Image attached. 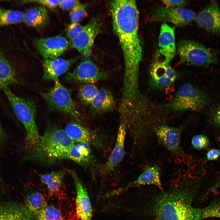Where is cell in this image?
I'll use <instances>...</instances> for the list:
<instances>
[{"instance_id": "6da1fadb", "label": "cell", "mask_w": 220, "mask_h": 220, "mask_svg": "<svg viewBox=\"0 0 220 220\" xmlns=\"http://www.w3.org/2000/svg\"><path fill=\"white\" fill-rule=\"evenodd\" d=\"M113 29L122 50L125 64L123 86L131 89L138 85L139 64L142 50L138 34L139 11L133 0H116L111 3Z\"/></svg>"}, {"instance_id": "7a4b0ae2", "label": "cell", "mask_w": 220, "mask_h": 220, "mask_svg": "<svg viewBox=\"0 0 220 220\" xmlns=\"http://www.w3.org/2000/svg\"><path fill=\"white\" fill-rule=\"evenodd\" d=\"M188 191L176 189L160 195L155 200L156 220H201L202 208L192 205L193 196Z\"/></svg>"}, {"instance_id": "3957f363", "label": "cell", "mask_w": 220, "mask_h": 220, "mask_svg": "<svg viewBox=\"0 0 220 220\" xmlns=\"http://www.w3.org/2000/svg\"><path fill=\"white\" fill-rule=\"evenodd\" d=\"M3 90L15 115L25 129L27 147L37 149L41 137L35 121L36 109L34 103L16 95L9 87Z\"/></svg>"}, {"instance_id": "277c9868", "label": "cell", "mask_w": 220, "mask_h": 220, "mask_svg": "<svg viewBox=\"0 0 220 220\" xmlns=\"http://www.w3.org/2000/svg\"><path fill=\"white\" fill-rule=\"evenodd\" d=\"M75 142L64 130L50 127L41 138L37 150L41 156L49 160L66 159L68 153Z\"/></svg>"}, {"instance_id": "5b68a950", "label": "cell", "mask_w": 220, "mask_h": 220, "mask_svg": "<svg viewBox=\"0 0 220 220\" xmlns=\"http://www.w3.org/2000/svg\"><path fill=\"white\" fill-rule=\"evenodd\" d=\"M208 100L204 93L187 83L180 87L168 105L174 112L198 111L206 105Z\"/></svg>"}, {"instance_id": "8992f818", "label": "cell", "mask_w": 220, "mask_h": 220, "mask_svg": "<svg viewBox=\"0 0 220 220\" xmlns=\"http://www.w3.org/2000/svg\"><path fill=\"white\" fill-rule=\"evenodd\" d=\"M44 97L48 107L52 111L67 115L78 121L80 114L67 88L58 79L53 88L46 93Z\"/></svg>"}, {"instance_id": "52a82bcc", "label": "cell", "mask_w": 220, "mask_h": 220, "mask_svg": "<svg viewBox=\"0 0 220 220\" xmlns=\"http://www.w3.org/2000/svg\"><path fill=\"white\" fill-rule=\"evenodd\" d=\"M178 54L182 62L198 66L215 63L216 55L210 49L192 40H183L178 44Z\"/></svg>"}, {"instance_id": "ba28073f", "label": "cell", "mask_w": 220, "mask_h": 220, "mask_svg": "<svg viewBox=\"0 0 220 220\" xmlns=\"http://www.w3.org/2000/svg\"><path fill=\"white\" fill-rule=\"evenodd\" d=\"M151 15L153 21L168 22L178 26L189 24L196 16L193 11L184 7L168 8L161 5L153 7Z\"/></svg>"}, {"instance_id": "9c48e42d", "label": "cell", "mask_w": 220, "mask_h": 220, "mask_svg": "<svg viewBox=\"0 0 220 220\" xmlns=\"http://www.w3.org/2000/svg\"><path fill=\"white\" fill-rule=\"evenodd\" d=\"M106 73L101 70L90 59H86L78 63L72 72L66 76V81L93 84L105 79Z\"/></svg>"}, {"instance_id": "30bf717a", "label": "cell", "mask_w": 220, "mask_h": 220, "mask_svg": "<svg viewBox=\"0 0 220 220\" xmlns=\"http://www.w3.org/2000/svg\"><path fill=\"white\" fill-rule=\"evenodd\" d=\"M177 77L176 72L169 64L156 59L151 67L150 83L155 90H162L170 87L174 82Z\"/></svg>"}, {"instance_id": "8fae6325", "label": "cell", "mask_w": 220, "mask_h": 220, "mask_svg": "<svg viewBox=\"0 0 220 220\" xmlns=\"http://www.w3.org/2000/svg\"><path fill=\"white\" fill-rule=\"evenodd\" d=\"M184 127V124L176 127L163 125L155 130V136L159 143L174 157L183 154L180 146V137Z\"/></svg>"}, {"instance_id": "7c38bea8", "label": "cell", "mask_w": 220, "mask_h": 220, "mask_svg": "<svg viewBox=\"0 0 220 220\" xmlns=\"http://www.w3.org/2000/svg\"><path fill=\"white\" fill-rule=\"evenodd\" d=\"M98 20L93 18L83 27L78 35L70 42L71 46L85 57L90 55L94 40L100 31Z\"/></svg>"}, {"instance_id": "4fadbf2b", "label": "cell", "mask_w": 220, "mask_h": 220, "mask_svg": "<svg viewBox=\"0 0 220 220\" xmlns=\"http://www.w3.org/2000/svg\"><path fill=\"white\" fill-rule=\"evenodd\" d=\"M34 44L37 51L47 60L59 58L67 49L68 42L61 35L47 38H37Z\"/></svg>"}, {"instance_id": "5bb4252c", "label": "cell", "mask_w": 220, "mask_h": 220, "mask_svg": "<svg viewBox=\"0 0 220 220\" xmlns=\"http://www.w3.org/2000/svg\"><path fill=\"white\" fill-rule=\"evenodd\" d=\"M158 46L159 49L156 59L161 57V60H158L170 64L176 53L174 27H171L165 23L162 24Z\"/></svg>"}, {"instance_id": "9a60e30c", "label": "cell", "mask_w": 220, "mask_h": 220, "mask_svg": "<svg viewBox=\"0 0 220 220\" xmlns=\"http://www.w3.org/2000/svg\"><path fill=\"white\" fill-rule=\"evenodd\" d=\"M76 192V212L79 220H92V210L87 191L75 173L69 170Z\"/></svg>"}, {"instance_id": "2e32d148", "label": "cell", "mask_w": 220, "mask_h": 220, "mask_svg": "<svg viewBox=\"0 0 220 220\" xmlns=\"http://www.w3.org/2000/svg\"><path fill=\"white\" fill-rule=\"evenodd\" d=\"M126 130V124L121 122L119 128L115 146L107 160L101 168L102 174H107L113 171L123 159L125 153Z\"/></svg>"}, {"instance_id": "e0dca14e", "label": "cell", "mask_w": 220, "mask_h": 220, "mask_svg": "<svg viewBox=\"0 0 220 220\" xmlns=\"http://www.w3.org/2000/svg\"><path fill=\"white\" fill-rule=\"evenodd\" d=\"M200 27L212 32L220 31V8L217 2L212 1L202 10L195 19Z\"/></svg>"}, {"instance_id": "ac0fdd59", "label": "cell", "mask_w": 220, "mask_h": 220, "mask_svg": "<svg viewBox=\"0 0 220 220\" xmlns=\"http://www.w3.org/2000/svg\"><path fill=\"white\" fill-rule=\"evenodd\" d=\"M161 176L160 169L158 165L154 164L149 166L144 170L136 180L125 186L110 193L109 196H112L118 195L131 187L142 185H154L162 190Z\"/></svg>"}, {"instance_id": "d6986e66", "label": "cell", "mask_w": 220, "mask_h": 220, "mask_svg": "<svg viewBox=\"0 0 220 220\" xmlns=\"http://www.w3.org/2000/svg\"><path fill=\"white\" fill-rule=\"evenodd\" d=\"M77 59H65L58 58L52 60L45 59L43 63V79L46 81H55L58 79V77L65 73Z\"/></svg>"}, {"instance_id": "ffe728a7", "label": "cell", "mask_w": 220, "mask_h": 220, "mask_svg": "<svg viewBox=\"0 0 220 220\" xmlns=\"http://www.w3.org/2000/svg\"><path fill=\"white\" fill-rule=\"evenodd\" d=\"M89 144L84 142L75 144L68 152L66 159L83 167H90L94 163V158Z\"/></svg>"}, {"instance_id": "44dd1931", "label": "cell", "mask_w": 220, "mask_h": 220, "mask_svg": "<svg viewBox=\"0 0 220 220\" xmlns=\"http://www.w3.org/2000/svg\"><path fill=\"white\" fill-rule=\"evenodd\" d=\"M91 109L98 113H103L113 110L116 106L113 96L110 91L103 88L99 89L90 104Z\"/></svg>"}, {"instance_id": "7402d4cb", "label": "cell", "mask_w": 220, "mask_h": 220, "mask_svg": "<svg viewBox=\"0 0 220 220\" xmlns=\"http://www.w3.org/2000/svg\"><path fill=\"white\" fill-rule=\"evenodd\" d=\"M64 130L75 142L90 144L94 143L95 139L93 134L78 122L71 121L66 126Z\"/></svg>"}, {"instance_id": "603a6c76", "label": "cell", "mask_w": 220, "mask_h": 220, "mask_svg": "<svg viewBox=\"0 0 220 220\" xmlns=\"http://www.w3.org/2000/svg\"><path fill=\"white\" fill-rule=\"evenodd\" d=\"M25 14L24 22L28 26L39 29L44 27L48 22V13L44 7L37 6L31 8Z\"/></svg>"}, {"instance_id": "cb8c5ba5", "label": "cell", "mask_w": 220, "mask_h": 220, "mask_svg": "<svg viewBox=\"0 0 220 220\" xmlns=\"http://www.w3.org/2000/svg\"><path fill=\"white\" fill-rule=\"evenodd\" d=\"M16 81V76L12 66L0 52V89L3 90Z\"/></svg>"}, {"instance_id": "d4e9b609", "label": "cell", "mask_w": 220, "mask_h": 220, "mask_svg": "<svg viewBox=\"0 0 220 220\" xmlns=\"http://www.w3.org/2000/svg\"><path fill=\"white\" fill-rule=\"evenodd\" d=\"M25 202V206L34 217L48 205L44 196L37 192L28 194Z\"/></svg>"}, {"instance_id": "484cf974", "label": "cell", "mask_w": 220, "mask_h": 220, "mask_svg": "<svg viewBox=\"0 0 220 220\" xmlns=\"http://www.w3.org/2000/svg\"><path fill=\"white\" fill-rule=\"evenodd\" d=\"M25 13L17 10L0 9V27L24 21Z\"/></svg>"}, {"instance_id": "4316f807", "label": "cell", "mask_w": 220, "mask_h": 220, "mask_svg": "<svg viewBox=\"0 0 220 220\" xmlns=\"http://www.w3.org/2000/svg\"><path fill=\"white\" fill-rule=\"evenodd\" d=\"M34 215L25 205L16 203L12 211L2 220H34Z\"/></svg>"}, {"instance_id": "83f0119b", "label": "cell", "mask_w": 220, "mask_h": 220, "mask_svg": "<svg viewBox=\"0 0 220 220\" xmlns=\"http://www.w3.org/2000/svg\"><path fill=\"white\" fill-rule=\"evenodd\" d=\"M98 89L93 84L86 83L81 86L78 92V96L81 102L85 105H90Z\"/></svg>"}, {"instance_id": "f1b7e54d", "label": "cell", "mask_w": 220, "mask_h": 220, "mask_svg": "<svg viewBox=\"0 0 220 220\" xmlns=\"http://www.w3.org/2000/svg\"><path fill=\"white\" fill-rule=\"evenodd\" d=\"M64 171L61 170L51 173L50 179L46 185L50 195H53L58 193L61 189L63 185V179Z\"/></svg>"}, {"instance_id": "f546056e", "label": "cell", "mask_w": 220, "mask_h": 220, "mask_svg": "<svg viewBox=\"0 0 220 220\" xmlns=\"http://www.w3.org/2000/svg\"><path fill=\"white\" fill-rule=\"evenodd\" d=\"M36 220H64L60 210L52 205H47L35 216Z\"/></svg>"}, {"instance_id": "4dcf8cb0", "label": "cell", "mask_w": 220, "mask_h": 220, "mask_svg": "<svg viewBox=\"0 0 220 220\" xmlns=\"http://www.w3.org/2000/svg\"><path fill=\"white\" fill-rule=\"evenodd\" d=\"M209 218H220V200H214L203 208L202 219Z\"/></svg>"}, {"instance_id": "1f68e13d", "label": "cell", "mask_w": 220, "mask_h": 220, "mask_svg": "<svg viewBox=\"0 0 220 220\" xmlns=\"http://www.w3.org/2000/svg\"><path fill=\"white\" fill-rule=\"evenodd\" d=\"M86 5L85 4H78L70 11L69 16L72 22L79 23L87 14Z\"/></svg>"}, {"instance_id": "d6a6232c", "label": "cell", "mask_w": 220, "mask_h": 220, "mask_svg": "<svg viewBox=\"0 0 220 220\" xmlns=\"http://www.w3.org/2000/svg\"><path fill=\"white\" fill-rule=\"evenodd\" d=\"M193 147L197 150H202L207 148L210 145V141L207 136L200 134L194 136L191 140Z\"/></svg>"}, {"instance_id": "836d02e7", "label": "cell", "mask_w": 220, "mask_h": 220, "mask_svg": "<svg viewBox=\"0 0 220 220\" xmlns=\"http://www.w3.org/2000/svg\"><path fill=\"white\" fill-rule=\"evenodd\" d=\"M83 26L79 23L72 22L69 24L67 28V36L71 42L79 33Z\"/></svg>"}, {"instance_id": "e575fe53", "label": "cell", "mask_w": 220, "mask_h": 220, "mask_svg": "<svg viewBox=\"0 0 220 220\" xmlns=\"http://www.w3.org/2000/svg\"><path fill=\"white\" fill-rule=\"evenodd\" d=\"M15 203L9 202L0 204V220H2L12 211Z\"/></svg>"}, {"instance_id": "d590c367", "label": "cell", "mask_w": 220, "mask_h": 220, "mask_svg": "<svg viewBox=\"0 0 220 220\" xmlns=\"http://www.w3.org/2000/svg\"><path fill=\"white\" fill-rule=\"evenodd\" d=\"M59 6L64 10L66 11L72 10L78 4L81 3L79 1L77 0H59Z\"/></svg>"}, {"instance_id": "8d00e7d4", "label": "cell", "mask_w": 220, "mask_h": 220, "mask_svg": "<svg viewBox=\"0 0 220 220\" xmlns=\"http://www.w3.org/2000/svg\"><path fill=\"white\" fill-rule=\"evenodd\" d=\"M161 2L165 6L168 8L183 7L186 4L183 0H163Z\"/></svg>"}, {"instance_id": "74e56055", "label": "cell", "mask_w": 220, "mask_h": 220, "mask_svg": "<svg viewBox=\"0 0 220 220\" xmlns=\"http://www.w3.org/2000/svg\"><path fill=\"white\" fill-rule=\"evenodd\" d=\"M27 1L40 4L52 9H55L59 5V0H34Z\"/></svg>"}, {"instance_id": "f35d334b", "label": "cell", "mask_w": 220, "mask_h": 220, "mask_svg": "<svg viewBox=\"0 0 220 220\" xmlns=\"http://www.w3.org/2000/svg\"><path fill=\"white\" fill-rule=\"evenodd\" d=\"M220 156V149H211L206 154V160L208 161L217 160Z\"/></svg>"}, {"instance_id": "ab89813d", "label": "cell", "mask_w": 220, "mask_h": 220, "mask_svg": "<svg viewBox=\"0 0 220 220\" xmlns=\"http://www.w3.org/2000/svg\"><path fill=\"white\" fill-rule=\"evenodd\" d=\"M7 137L0 122V156L2 153L7 142Z\"/></svg>"}, {"instance_id": "60d3db41", "label": "cell", "mask_w": 220, "mask_h": 220, "mask_svg": "<svg viewBox=\"0 0 220 220\" xmlns=\"http://www.w3.org/2000/svg\"><path fill=\"white\" fill-rule=\"evenodd\" d=\"M214 120L216 124L220 128V107L215 111Z\"/></svg>"}, {"instance_id": "b9f144b4", "label": "cell", "mask_w": 220, "mask_h": 220, "mask_svg": "<svg viewBox=\"0 0 220 220\" xmlns=\"http://www.w3.org/2000/svg\"><path fill=\"white\" fill-rule=\"evenodd\" d=\"M220 187V181L216 183L209 188L207 191L206 194L207 195L209 193L213 190Z\"/></svg>"}]
</instances>
